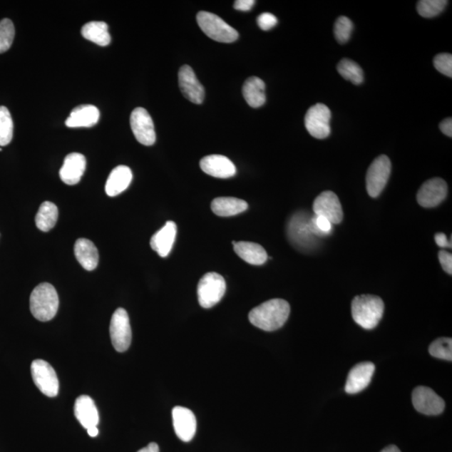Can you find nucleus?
Listing matches in <instances>:
<instances>
[{"label":"nucleus","instance_id":"obj_1","mask_svg":"<svg viewBox=\"0 0 452 452\" xmlns=\"http://www.w3.org/2000/svg\"><path fill=\"white\" fill-rule=\"evenodd\" d=\"M290 305L283 299H272L255 307L249 314V320L257 328L272 332L281 329L290 314Z\"/></svg>","mask_w":452,"mask_h":452},{"label":"nucleus","instance_id":"obj_2","mask_svg":"<svg viewBox=\"0 0 452 452\" xmlns=\"http://www.w3.org/2000/svg\"><path fill=\"white\" fill-rule=\"evenodd\" d=\"M351 309L356 324L364 329H374L382 319L384 304L379 297L360 295L354 298Z\"/></svg>","mask_w":452,"mask_h":452},{"label":"nucleus","instance_id":"obj_3","mask_svg":"<svg viewBox=\"0 0 452 452\" xmlns=\"http://www.w3.org/2000/svg\"><path fill=\"white\" fill-rule=\"evenodd\" d=\"M31 314L37 320L48 322L54 319L59 309V297L50 283H41L33 290L30 297Z\"/></svg>","mask_w":452,"mask_h":452},{"label":"nucleus","instance_id":"obj_4","mask_svg":"<svg viewBox=\"0 0 452 452\" xmlns=\"http://www.w3.org/2000/svg\"><path fill=\"white\" fill-rule=\"evenodd\" d=\"M312 216L304 211H300L292 216L287 225V237L297 249L301 252L314 250L319 238L312 232L311 220Z\"/></svg>","mask_w":452,"mask_h":452},{"label":"nucleus","instance_id":"obj_5","mask_svg":"<svg viewBox=\"0 0 452 452\" xmlns=\"http://www.w3.org/2000/svg\"><path fill=\"white\" fill-rule=\"evenodd\" d=\"M197 22L205 35L214 41L232 43L239 38L238 32L215 14L200 11L197 14Z\"/></svg>","mask_w":452,"mask_h":452},{"label":"nucleus","instance_id":"obj_6","mask_svg":"<svg viewBox=\"0 0 452 452\" xmlns=\"http://www.w3.org/2000/svg\"><path fill=\"white\" fill-rule=\"evenodd\" d=\"M226 290L225 279L220 274L209 272L200 279L198 284L199 304L204 309H210L222 299Z\"/></svg>","mask_w":452,"mask_h":452},{"label":"nucleus","instance_id":"obj_7","mask_svg":"<svg viewBox=\"0 0 452 452\" xmlns=\"http://www.w3.org/2000/svg\"><path fill=\"white\" fill-rule=\"evenodd\" d=\"M391 162L386 155H381L369 166L366 175L367 192L372 198L382 193L391 176Z\"/></svg>","mask_w":452,"mask_h":452},{"label":"nucleus","instance_id":"obj_8","mask_svg":"<svg viewBox=\"0 0 452 452\" xmlns=\"http://www.w3.org/2000/svg\"><path fill=\"white\" fill-rule=\"evenodd\" d=\"M110 337L115 349L119 353L127 351L132 343V329L126 310L115 311L110 324Z\"/></svg>","mask_w":452,"mask_h":452},{"label":"nucleus","instance_id":"obj_9","mask_svg":"<svg viewBox=\"0 0 452 452\" xmlns=\"http://www.w3.org/2000/svg\"><path fill=\"white\" fill-rule=\"evenodd\" d=\"M34 382L41 393L48 397H56L59 393V381L55 369L45 360H34L31 364Z\"/></svg>","mask_w":452,"mask_h":452},{"label":"nucleus","instance_id":"obj_10","mask_svg":"<svg viewBox=\"0 0 452 452\" xmlns=\"http://www.w3.org/2000/svg\"><path fill=\"white\" fill-rule=\"evenodd\" d=\"M331 111L323 103H317L307 110L305 127L311 135L324 139L330 135Z\"/></svg>","mask_w":452,"mask_h":452},{"label":"nucleus","instance_id":"obj_11","mask_svg":"<svg viewBox=\"0 0 452 452\" xmlns=\"http://www.w3.org/2000/svg\"><path fill=\"white\" fill-rule=\"evenodd\" d=\"M130 125L138 142L151 146L156 142V133L153 119L146 109L138 108L133 111Z\"/></svg>","mask_w":452,"mask_h":452},{"label":"nucleus","instance_id":"obj_12","mask_svg":"<svg viewBox=\"0 0 452 452\" xmlns=\"http://www.w3.org/2000/svg\"><path fill=\"white\" fill-rule=\"evenodd\" d=\"M412 403L418 412L426 416H437L443 412L445 401L433 389L419 386L414 389Z\"/></svg>","mask_w":452,"mask_h":452},{"label":"nucleus","instance_id":"obj_13","mask_svg":"<svg viewBox=\"0 0 452 452\" xmlns=\"http://www.w3.org/2000/svg\"><path fill=\"white\" fill-rule=\"evenodd\" d=\"M312 209L315 215L324 216L333 225L342 222L344 218L342 205L340 203L339 197L333 191H324L317 196Z\"/></svg>","mask_w":452,"mask_h":452},{"label":"nucleus","instance_id":"obj_14","mask_svg":"<svg viewBox=\"0 0 452 452\" xmlns=\"http://www.w3.org/2000/svg\"><path fill=\"white\" fill-rule=\"evenodd\" d=\"M448 187L441 178H433L422 185L417 194L418 203L424 208H434L446 198Z\"/></svg>","mask_w":452,"mask_h":452},{"label":"nucleus","instance_id":"obj_15","mask_svg":"<svg viewBox=\"0 0 452 452\" xmlns=\"http://www.w3.org/2000/svg\"><path fill=\"white\" fill-rule=\"evenodd\" d=\"M172 417L177 436L185 442L193 439L197 429L195 414L188 408L175 406L173 409Z\"/></svg>","mask_w":452,"mask_h":452},{"label":"nucleus","instance_id":"obj_16","mask_svg":"<svg viewBox=\"0 0 452 452\" xmlns=\"http://www.w3.org/2000/svg\"><path fill=\"white\" fill-rule=\"evenodd\" d=\"M179 85L185 98L195 104H201L205 99V88L197 79L190 66H183L179 71Z\"/></svg>","mask_w":452,"mask_h":452},{"label":"nucleus","instance_id":"obj_17","mask_svg":"<svg viewBox=\"0 0 452 452\" xmlns=\"http://www.w3.org/2000/svg\"><path fill=\"white\" fill-rule=\"evenodd\" d=\"M375 366L371 362L359 363L350 370L345 384L346 393L358 394L369 386L374 373Z\"/></svg>","mask_w":452,"mask_h":452},{"label":"nucleus","instance_id":"obj_18","mask_svg":"<svg viewBox=\"0 0 452 452\" xmlns=\"http://www.w3.org/2000/svg\"><path fill=\"white\" fill-rule=\"evenodd\" d=\"M200 168L205 174L219 179H229L237 174V168L227 157L210 155L202 158Z\"/></svg>","mask_w":452,"mask_h":452},{"label":"nucleus","instance_id":"obj_19","mask_svg":"<svg viewBox=\"0 0 452 452\" xmlns=\"http://www.w3.org/2000/svg\"><path fill=\"white\" fill-rule=\"evenodd\" d=\"M86 161L84 155L72 153L65 158L60 170L61 180L68 185L78 184L86 170Z\"/></svg>","mask_w":452,"mask_h":452},{"label":"nucleus","instance_id":"obj_20","mask_svg":"<svg viewBox=\"0 0 452 452\" xmlns=\"http://www.w3.org/2000/svg\"><path fill=\"white\" fill-rule=\"evenodd\" d=\"M177 225L174 221H168L163 227L153 235L150 246L161 257H167L175 242Z\"/></svg>","mask_w":452,"mask_h":452},{"label":"nucleus","instance_id":"obj_21","mask_svg":"<svg viewBox=\"0 0 452 452\" xmlns=\"http://www.w3.org/2000/svg\"><path fill=\"white\" fill-rule=\"evenodd\" d=\"M74 412L76 419L86 430L99 424V414L93 399L81 396L76 399Z\"/></svg>","mask_w":452,"mask_h":452},{"label":"nucleus","instance_id":"obj_22","mask_svg":"<svg viewBox=\"0 0 452 452\" xmlns=\"http://www.w3.org/2000/svg\"><path fill=\"white\" fill-rule=\"evenodd\" d=\"M100 113L93 105H81L72 110L66 125L68 128H91L99 121Z\"/></svg>","mask_w":452,"mask_h":452},{"label":"nucleus","instance_id":"obj_23","mask_svg":"<svg viewBox=\"0 0 452 452\" xmlns=\"http://www.w3.org/2000/svg\"><path fill=\"white\" fill-rule=\"evenodd\" d=\"M74 252L76 260L86 271H93L99 262L98 248L88 239L81 238L75 243Z\"/></svg>","mask_w":452,"mask_h":452},{"label":"nucleus","instance_id":"obj_24","mask_svg":"<svg viewBox=\"0 0 452 452\" xmlns=\"http://www.w3.org/2000/svg\"><path fill=\"white\" fill-rule=\"evenodd\" d=\"M133 180V173L130 168L120 165L111 172L106 183V193L110 197L117 196L126 190Z\"/></svg>","mask_w":452,"mask_h":452},{"label":"nucleus","instance_id":"obj_25","mask_svg":"<svg viewBox=\"0 0 452 452\" xmlns=\"http://www.w3.org/2000/svg\"><path fill=\"white\" fill-rule=\"evenodd\" d=\"M233 245L235 253L251 265L261 266L267 262V253L261 245L247 242H234Z\"/></svg>","mask_w":452,"mask_h":452},{"label":"nucleus","instance_id":"obj_26","mask_svg":"<svg viewBox=\"0 0 452 452\" xmlns=\"http://www.w3.org/2000/svg\"><path fill=\"white\" fill-rule=\"evenodd\" d=\"M242 93L250 107L257 108L266 103L265 83L257 76H252L245 81Z\"/></svg>","mask_w":452,"mask_h":452},{"label":"nucleus","instance_id":"obj_27","mask_svg":"<svg viewBox=\"0 0 452 452\" xmlns=\"http://www.w3.org/2000/svg\"><path fill=\"white\" fill-rule=\"evenodd\" d=\"M248 209V204L246 201L233 198V197H220L216 198L211 203V210L216 215L221 217H229V216L237 215L244 212Z\"/></svg>","mask_w":452,"mask_h":452},{"label":"nucleus","instance_id":"obj_28","mask_svg":"<svg viewBox=\"0 0 452 452\" xmlns=\"http://www.w3.org/2000/svg\"><path fill=\"white\" fill-rule=\"evenodd\" d=\"M81 35L85 39L101 46H107L111 42L108 26L105 22L91 21L81 29Z\"/></svg>","mask_w":452,"mask_h":452},{"label":"nucleus","instance_id":"obj_29","mask_svg":"<svg viewBox=\"0 0 452 452\" xmlns=\"http://www.w3.org/2000/svg\"><path fill=\"white\" fill-rule=\"evenodd\" d=\"M58 220V208L52 202L46 201L40 207L36 216L37 228L41 232H49Z\"/></svg>","mask_w":452,"mask_h":452},{"label":"nucleus","instance_id":"obj_30","mask_svg":"<svg viewBox=\"0 0 452 452\" xmlns=\"http://www.w3.org/2000/svg\"><path fill=\"white\" fill-rule=\"evenodd\" d=\"M339 73L346 80L355 85L361 84L364 81V71L356 62L349 59H343L338 65Z\"/></svg>","mask_w":452,"mask_h":452},{"label":"nucleus","instance_id":"obj_31","mask_svg":"<svg viewBox=\"0 0 452 452\" xmlns=\"http://www.w3.org/2000/svg\"><path fill=\"white\" fill-rule=\"evenodd\" d=\"M14 134V123L11 113L6 107H0V146L11 143Z\"/></svg>","mask_w":452,"mask_h":452},{"label":"nucleus","instance_id":"obj_32","mask_svg":"<svg viewBox=\"0 0 452 452\" xmlns=\"http://www.w3.org/2000/svg\"><path fill=\"white\" fill-rule=\"evenodd\" d=\"M448 2L446 0H421L417 4V11L424 18H433L444 11Z\"/></svg>","mask_w":452,"mask_h":452},{"label":"nucleus","instance_id":"obj_33","mask_svg":"<svg viewBox=\"0 0 452 452\" xmlns=\"http://www.w3.org/2000/svg\"><path fill=\"white\" fill-rule=\"evenodd\" d=\"M429 353L433 357L451 361L452 360V339L451 338H440L433 342L429 347Z\"/></svg>","mask_w":452,"mask_h":452},{"label":"nucleus","instance_id":"obj_34","mask_svg":"<svg viewBox=\"0 0 452 452\" xmlns=\"http://www.w3.org/2000/svg\"><path fill=\"white\" fill-rule=\"evenodd\" d=\"M14 35L16 30L9 19H4L0 21V54L6 52L11 47Z\"/></svg>","mask_w":452,"mask_h":452},{"label":"nucleus","instance_id":"obj_35","mask_svg":"<svg viewBox=\"0 0 452 452\" xmlns=\"http://www.w3.org/2000/svg\"><path fill=\"white\" fill-rule=\"evenodd\" d=\"M354 30V24L350 19L346 16H340L336 21L334 25V36L336 40L340 44H344L350 39L351 34Z\"/></svg>","mask_w":452,"mask_h":452},{"label":"nucleus","instance_id":"obj_36","mask_svg":"<svg viewBox=\"0 0 452 452\" xmlns=\"http://www.w3.org/2000/svg\"><path fill=\"white\" fill-rule=\"evenodd\" d=\"M435 68L441 73L448 76H452V56L449 53H441L434 58Z\"/></svg>","mask_w":452,"mask_h":452},{"label":"nucleus","instance_id":"obj_37","mask_svg":"<svg viewBox=\"0 0 452 452\" xmlns=\"http://www.w3.org/2000/svg\"><path fill=\"white\" fill-rule=\"evenodd\" d=\"M277 22V17L271 13H263L260 14L257 18L258 26L265 31H270L271 29L275 27Z\"/></svg>","mask_w":452,"mask_h":452},{"label":"nucleus","instance_id":"obj_38","mask_svg":"<svg viewBox=\"0 0 452 452\" xmlns=\"http://www.w3.org/2000/svg\"><path fill=\"white\" fill-rule=\"evenodd\" d=\"M439 261L443 270L449 275L452 274V255L448 252L441 251L438 255Z\"/></svg>","mask_w":452,"mask_h":452},{"label":"nucleus","instance_id":"obj_39","mask_svg":"<svg viewBox=\"0 0 452 452\" xmlns=\"http://www.w3.org/2000/svg\"><path fill=\"white\" fill-rule=\"evenodd\" d=\"M254 0H237L235 1L234 8L240 11H251L254 6Z\"/></svg>","mask_w":452,"mask_h":452},{"label":"nucleus","instance_id":"obj_40","mask_svg":"<svg viewBox=\"0 0 452 452\" xmlns=\"http://www.w3.org/2000/svg\"><path fill=\"white\" fill-rule=\"evenodd\" d=\"M435 242L440 247L451 248V240H447L444 233H437L435 235Z\"/></svg>","mask_w":452,"mask_h":452},{"label":"nucleus","instance_id":"obj_41","mask_svg":"<svg viewBox=\"0 0 452 452\" xmlns=\"http://www.w3.org/2000/svg\"><path fill=\"white\" fill-rule=\"evenodd\" d=\"M440 129H441V131L445 134V135L451 138L452 137V119L451 118H448L443 120V121H442L440 123Z\"/></svg>","mask_w":452,"mask_h":452},{"label":"nucleus","instance_id":"obj_42","mask_svg":"<svg viewBox=\"0 0 452 452\" xmlns=\"http://www.w3.org/2000/svg\"><path fill=\"white\" fill-rule=\"evenodd\" d=\"M138 452H160V446L155 442H151L146 447L139 450Z\"/></svg>","mask_w":452,"mask_h":452},{"label":"nucleus","instance_id":"obj_43","mask_svg":"<svg viewBox=\"0 0 452 452\" xmlns=\"http://www.w3.org/2000/svg\"><path fill=\"white\" fill-rule=\"evenodd\" d=\"M88 434L91 437H96L98 435L99 431L98 426H93L88 429Z\"/></svg>","mask_w":452,"mask_h":452},{"label":"nucleus","instance_id":"obj_44","mask_svg":"<svg viewBox=\"0 0 452 452\" xmlns=\"http://www.w3.org/2000/svg\"><path fill=\"white\" fill-rule=\"evenodd\" d=\"M381 452H401L396 446H389Z\"/></svg>","mask_w":452,"mask_h":452}]
</instances>
